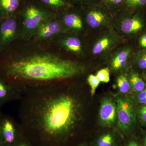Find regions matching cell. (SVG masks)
<instances>
[{
	"mask_svg": "<svg viewBox=\"0 0 146 146\" xmlns=\"http://www.w3.org/2000/svg\"><path fill=\"white\" fill-rule=\"evenodd\" d=\"M139 117L141 122L146 126V104L144 105L138 111Z\"/></svg>",
	"mask_w": 146,
	"mask_h": 146,
	"instance_id": "484cf974",
	"label": "cell"
},
{
	"mask_svg": "<svg viewBox=\"0 0 146 146\" xmlns=\"http://www.w3.org/2000/svg\"><path fill=\"white\" fill-rule=\"evenodd\" d=\"M127 9L133 10H143L146 8V0H125Z\"/></svg>",
	"mask_w": 146,
	"mask_h": 146,
	"instance_id": "7402d4cb",
	"label": "cell"
},
{
	"mask_svg": "<svg viewBox=\"0 0 146 146\" xmlns=\"http://www.w3.org/2000/svg\"><path fill=\"white\" fill-rule=\"evenodd\" d=\"M141 10H137L136 13L130 16L129 10L127 9H126V13L127 16H125L123 19L121 25V30L123 33H136L143 29L144 25L140 13Z\"/></svg>",
	"mask_w": 146,
	"mask_h": 146,
	"instance_id": "9c48e42d",
	"label": "cell"
},
{
	"mask_svg": "<svg viewBox=\"0 0 146 146\" xmlns=\"http://www.w3.org/2000/svg\"><path fill=\"white\" fill-rule=\"evenodd\" d=\"M100 3L113 14L119 13L127 9L125 0H100Z\"/></svg>",
	"mask_w": 146,
	"mask_h": 146,
	"instance_id": "e0dca14e",
	"label": "cell"
},
{
	"mask_svg": "<svg viewBox=\"0 0 146 146\" xmlns=\"http://www.w3.org/2000/svg\"><path fill=\"white\" fill-rule=\"evenodd\" d=\"M129 80L131 86L135 92L139 93L145 88V82L138 73H131L129 77Z\"/></svg>",
	"mask_w": 146,
	"mask_h": 146,
	"instance_id": "ffe728a7",
	"label": "cell"
},
{
	"mask_svg": "<svg viewBox=\"0 0 146 146\" xmlns=\"http://www.w3.org/2000/svg\"><path fill=\"white\" fill-rule=\"evenodd\" d=\"M113 41L112 37L106 35L99 39L94 44L92 49V52L94 55L100 54L110 46Z\"/></svg>",
	"mask_w": 146,
	"mask_h": 146,
	"instance_id": "ac0fdd59",
	"label": "cell"
},
{
	"mask_svg": "<svg viewBox=\"0 0 146 146\" xmlns=\"http://www.w3.org/2000/svg\"><path fill=\"white\" fill-rule=\"evenodd\" d=\"M24 0H0V11L6 15H10L21 10Z\"/></svg>",
	"mask_w": 146,
	"mask_h": 146,
	"instance_id": "4fadbf2b",
	"label": "cell"
},
{
	"mask_svg": "<svg viewBox=\"0 0 146 146\" xmlns=\"http://www.w3.org/2000/svg\"><path fill=\"white\" fill-rule=\"evenodd\" d=\"M117 117V106L111 99L106 98L102 102L100 108V121L104 125L110 127L115 123Z\"/></svg>",
	"mask_w": 146,
	"mask_h": 146,
	"instance_id": "52a82bcc",
	"label": "cell"
},
{
	"mask_svg": "<svg viewBox=\"0 0 146 146\" xmlns=\"http://www.w3.org/2000/svg\"><path fill=\"white\" fill-rule=\"evenodd\" d=\"M144 146H146V136L144 139Z\"/></svg>",
	"mask_w": 146,
	"mask_h": 146,
	"instance_id": "d6a6232c",
	"label": "cell"
},
{
	"mask_svg": "<svg viewBox=\"0 0 146 146\" xmlns=\"http://www.w3.org/2000/svg\"><path fill=\"white\" fill-rule=\"evenodd\" d=\"M13 120L5 118L0 125L1 139L7 146H14L22 134L20 126L17 127Z\"/></svg>",
	"mask_w": 146,
	"mask_h": 146,
	"instance_id": "8992f818",
	"label": "cell"
},
{
	"mask_svg": "<svg viewBox=\"0 0 146 146\" xmlns=\"http://www.w3.org/2000/svg\"><path fill=\"white\" fill-rule=\"evenodd\" d=\"M137 101L141 104H146V88L138 93L137 96Z\"/></svg>",
	"mask_w": 146,
	"mask_h": 146,
	"instance_id": "83f0119b",
	"label": "cell"
},
{
	"mask_svg": "<svg viewBox=\"0 0 146 146\" xmlns=\"http://www.w3.org/2000/svg\"><path fill=\"white\" fill-rule=\"evenodd\" d=\"M81 8L87 23L92 29L104 25L113 14L100 3Z\"/></svg>",
	"mask_w": 146,
	"mask_h": 146,
	"instance_id": "5b68a950",
	"label": "cell"
},
{
	"mask_svg": "<svg viewBox=\"0 0 146 146\" xmlns=\"http://www.w3.org/2000/svg\"><path fill=\"white\" fill-rule=\"evenodd\" d=\"M14 146H32L30 141L22 133L19 140Z\"/></svg>",
	"mask_w": 146,
	"mask_h": 146,
	"instance_id": "4316f807",
	"label": "cell"
},
{
	"mask_svg": "<svg viewBox=\"0 0 146 146\" xmlns=\"http://www.w3.org/2000/svg\"><path fill=\"white\" fill-rule=\"evenodd\" d=\"M117 84L119 91L123 94L127 93L129 91L131 87L129 79L124 75L120 76L118 78Z\"/></svg>",
	"mask_w": 146,
	"mask_h": 146,
	"instance_id": "44dd1931",
	"label": "cell"
},
{
	"mask_svg": "<svg viewBox=\"0 0 146 146\" xmlns=\"http://www.w3.org/2000/svg\"><path fill=\"white\" fill-rule=\"evenodd\" d=\"M126 146H140L139 144L134 140H131L129 141Z\"/></svg>",
	"mask_w": 146,
	"mask_h": 146,
	"instance_id": "4dcf8cb0",
	"label": "cell"
},
{
	"mask_svg": "<svg viewBox=\"0 0 146 146\" xmlns=\"http://www.w3.org/2000/svg\"><path fill=\"white\" fill-rule=\"evenodd\" d=\"M0 146H3V145H1V144H0Z\"/></svg>",
	"mask_w": 146,
	"mask_h": 146,
	"instance_id": "e575fe53",
	"label": "cell"
},
{
	"mask_svg": "<svg viewBox=\"0 0 146 146\" xmlns=\"http://www.w3.org/2000/svg\"><path fill=\"white\" fill-rule=\"evenodd\" d=\"M118 127L124 133L129 132L136 123V115L133 103L121 97L116 98Z\"/></svg>",
	"mask_w": 146,
	"mask_h": 146,
	"instance_id": "277c9868",
	"label": "cell"
},
{
	"mask_svg": "<svg viewBox=\"0 0 146 146\" xmlns=\"http://www.w3.org/2000/svg\"><path fill=\"white\" fill-rule=\"evenodd\" d=\"M87 82L91 87V96H94L95 95L97 88L100 85V81L96 75L91 74L88 76Z\"/></svg>",
	"mask_w": 146,
	"mask_h": 146,
	"instance_id": "603a6c76",
	"label": "cell"
},
{
	"mask_svg": "<svg viewBox=\"0 0 146 146\" xmlns=\"http://www.w3.org/2000/svg\"><path fill=\"white\" fill-rule=\"evenodd\" d=\"M77 146H87V145H86V144L84 143H81L80 144H79V145H78Z\"/></svg>",
	"mask_w": 146,
	"mask_h": 146,
	"instance_id": "1f68e13d",
	"label": "cell"
},
{
	"mask_svg": "<svg viewBox=\"0 0 146 146\" xmlns=\"http://www.w3.org/2000/svg\"><path fill=\"white\" fill-rule=\"evenodd\" d=\"M76 6L65 9L60 12L62 20L68 28L80 31L83 28V21L80 14L81 11L76 10Z\"/></svg>",
	"mask_w": 146,
	"mask_h": 146,
	"instance_id": "30bf717a",
	"label": "cell"
},
{
	"mask_svg": "<svg viewBox=\"0 0 146 146\" xmlns=\"http://www.w3.org/2000/svg\"><path fill=\"white\" fill-rule=\"evenodd\" d=\"M130 53V50L127 49L118 52L117 54L115 56L111 62L112 69L115 70H118L124 68L126 65Z\"/></svg>",
	"mask_w": 146,
	"mask_h": 146,
	"instance_id": "9a60e30c",
	"label": "cell"
},
{
	"mask_svg": "<svg viewBox=\"0 0 146 146\" xmlns=\"http://www.w3.org/2000/svg\"><path fill=\"white\" fill-rule=\"evenodd\" d=\"M1 139V129H0V141Z\"/></svg>",
	"mask_w": 146,
	"mask_h": 146,
	"instance_id": "836d02e7",
	"label": "cell"
},
{
	"mask_svg": "<svg viewBox=\"0 0 146 146\" xmlns=\"http://www.w3.org/2000/svg\"><path fill=\"white\" fill-rule=\"evenodd\" d=\"M62 46L65 50L75 54H81L83 47L80 39L75 36H68L60 42Z\"/></svg>",
	"mask_w": 146,
	"mask_h": 146,
	"instance_id": "5bb4252c",
	"label": "cell"
},
{
	"mask_svg": "<svg viewBox=\"0 0 146 146\" xmlns=\"http://www.w3.org/2000/svg\"><path fill=\"white\" fill-rule=\"evenodd\" d=\"M23 22L22 36L29 39L43 23L55 18L56 13L45 9L36 1L25 2L21 10Z\"/></svg>",
	"mask_w": 146,
	"mask_h": 146,
	"instance_id": "3957f363",
	"label": "cell"
},
{
	"mask_svg": "<svg viewBox=\"0 0 146 146\" xmlns=\"http://www.w3.org/2000/svg\"><path fill=\"white\" fill-rule=\"evenodd\" d=\"M59 83L29 89L20 94L19 126L47 146H59L75 134L82 118V105Z\"/></svg>",
	"mask_w": 146,
	"mask_h": 146,
	"instance_id": "6da1fadb",
	"label": "cell"
},
{
	"mask_svg": "<svg viewBox=\"0 0 146 146\" xmlns=\"http://www.w3.org/2000/svg\"><path fill=\"white\" fill-rule=\"evenodd\" d=\"M140 44L142 47L146 48V35H143L140 40Z\"/></svg>",
	"mask_w": 146,
	"mask_h": 146,
	"instance_id": "f546056e",
	"label": "cell"
},
{
	"mask_svg": "<svg viewBox=\"0 0 146 146\" xmlns=\"http://www.w3.org/2000/svg\"><path fill=\"white\" fill-rule=\"evenodd\" d=\"M96 76L100 82L108 83L110 80V71L107 68L101 69L98 72Z\"/></svg>",
	"mask_w": 146,
	"mask_h": 146,
	"instance_id": "d4e9b609",
	"label": "cell"
},
{
	"mask_svg": "<svg viewBox=\"0 0 146 146\" xmlns=\"http://www.w3.org/2000/svg\"><path fill=\"white\" fill-rule=\"evenodd\" d=\"M73 6L82 7L100 3V0H68Z\"/></svg>",
	"mask_w": 146,
	"mask_h": 146,
	"instance_id": "cb8c5ba5",
	"label": "cell"
},
{
	"mask_svg": "<svg viewBox=\"0 0 146 146\" xmlns=\"http://www.w3.org/2000/svg\"><path fill=\"white\" fill-rule=\"evenodd\" d=\"M138 64L141 69H146V52L143 54L138 58Z\"/></svg>",
	"mask_w": 146,
	"mask_h": 146,
	"instance_id": "f1b7e54d",
	"label": "cell"
},
{
	"mask_svg": "<svg viewBox=\"0 0 146 146\" xmlns=\"http://www.w3.org/2000/svg\"><path fill=\"white\" fill-rule=\"evenodd\" d=\"M94 146H117V138L110 132L103 133L95 141Z\"/></svg>",
	"mask_w": 146,
	"mask_h": 146,
	"instance_id": "d6986e66",
	"label": "cell"
},
{
	"mask_svg": "<svg viewBox=\"0 0 146 146\" xmlns=\"http://www.w3.org/2000/svg\"><path fill=\"white\" fill-rule=\"evenodd\" d=\"M17 31L15 19L9 18L4 21L0 27V42L2 46L8 44L15 38Z\"/></svg>",
	"mask_w": 146,
	"mask_h": 146,
	"instance_id": "8fae6325",
	"label": "cell"
},
{
	"mask_svg": "<svg viewBox=\"0 0 146 146\" xmlns=\"http://www.w3.org/2000/svg\"><path fill=\"white\" fill-rule=\"evenodd\" d=\"M62 31V26L59 21L52 18L43 23L33 36L36 40H46L59 34Z\"/></svg>",
	"mask_w": 146,
	"mask_h": 146,
	"instance_id": "ba28073f",
	"label": "cell"
},
{
	"mask_svg": "<svg viewBox=\"0 0 146 146\" xmlns=\"http://www.w3.org/2000/svg\"><path fill=\"white\" fill-rule=\"evenodd\" d=\"M84 70L83 65L78 62L48 53L22 56L4 67L6 76L19 94L73 78Z\"/></svg>",
	"mask_w": 146,
	"mask_h": 146,
	"instance_id": "7a4b0ae2",
	"label": "cell"
},
{
	"mask_svg": "<svg viewBox=\"0 0 146 146\" xmlns=\"http://www.w3.org/2000/svg\"><path fill=\"white\" fill-rule=\"evenodd\" d=\"M45 9L53 13H59L73 6L68 0H36Z\"/></svg>",
	"mask_w": 146,
	"mask_h": 146,
	"instance_id": "7c38bea8",
	"label": "cell"
},
{
	"mask_svg": "<svg viewBox=\"0 0 146 146\" xmlns=\"http://www.w3.org/2000/svg\"><path fill=\"white\" fill-rule=\"evenodd\" d=\"M19 98V94L12 86H8L0 79V102L10 99Z\"/></svg>",
	"mask_w": 146,
	"mask_h": 146,
	"instance_id": "2e32d148",
	"label": "cell"
}]
</instances>
